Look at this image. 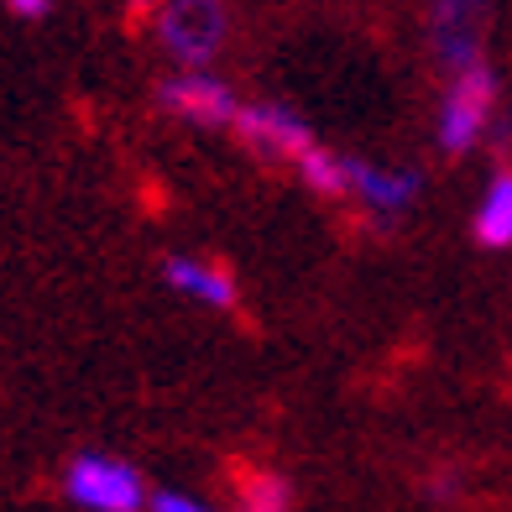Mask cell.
I'll use <instances>...</instances> for the list:
<instances>
[{
  "mask_svg": "<svg viewBox=\"0 0 512 512\" xmlns=\"http://www.w3.org/2000/svg\"><path fill=\"white\" fill-rule=\"evenodd\" d=\"M157 100L168 115L178 121H189L199 131H230L236 126V115L246 100H236V89H230L220 74H209V68H194V74H168L157 84Z\"/></svg>",
  "mask_w": 512,
  "mask_h": 512,
  "instance_id": "4",
  "label": "cell"
},
{
  "mask_svg": "<svg viewBox=\"0 0 512 512\" xmlns=\"http://www.w3.org/2000/svg\"><path fill=\"white\" fill-rule=\"evenodd\" d=\"M152 32L162 42V53L178 63V74L209 68L215 53L230 37V11L225 0H162L152 16Z\"/></svg>",
  "mask_w": 512,
  "mask_h": 512,
  "instance_id": "1",
  "label": "cell"
},
{
  "mask_svg": "<svg viewBox=\"0 0 512 512\" xmlns=\"http://www.w3.org/2000/svg\"><path fill=\"white\" fill-rule=\"evenodd\" d=\"M471 230H476V241L492 246V251H507L512 246V168H502L492 183H486Z\"/></svg>",
  "mask_w": 512,
  "mask_h": 512,
  "instance_id": "9",
  "label": "cell"
},
{
  "mask_svg": "<svg viewBox=\"0 0 512 512\" xmlns=\"http://www.w3.org/2000/svg\"><path fill=\"white\" fill-rule=\"evenodd\" d=\"M486 16H492V0H434L429 6V42H434V58L450 79L486 63L481 58Z\"/></svg>",
  "mask_w": 512,
  "mask_h": 512,
  "instance_id": "6",
  "label": "cell"
},
{
  "mask_svg": "<svg viewBox=\"0 0 512 512\" xmlns=\"http://www.w3.org/2000/svg\"><path fill=\"white\" fill-rule=\"evenodd\" d=\"M6 6H11L16 16H48L53 0H6Z\"/></svg>",
  "mask_w": 512,
  "mask_h": 512,
  "instance_id": "13",
  "label": "cell"
},
{
  "mask_svg": "<svg viewBox=\"0 0 512 512\" xmlns=\"http://www.w3.org/2000/svg\"><path fill=\"white\" fill-rule=\"evenodd\" d=\"M162 283L178 288L183 298H194V304L236 309V277H230V267L209 262V256H168L162 262Z\"/></svg>",
  "mask_w": 512,
  "mask_h": 512,
  "instance_id": "8",
  "label": "cell"
},
{
  "mask_svg": "<svg viewBox=\"0 0 512 512\" xmlns=\"http://www.w3.org/2000/svg\"><path fill=\"white\" fill-rule=\"evenodd\" d=\"M230 131H236L262 162H288V168H298V157L319 147V136L309 131L304 115H293L288 105H277V100L241 105V115H236V126H230Z\"/></svg>",
  "mask_w": 512,
  "mask_h": 512,
  "instance_id": "5",
  "label": "cell"
},
{
  "mask_svg": "<svg viewBox=\"0 0 512 512\" xmlns=\"http://www.w3.org/2000/svg\"><path fill=\"white\" fill-rule=\"evenodd\" d=\"M147 512H215V507H204V502L189 497V492H152Z\"/></svg>",
  "mask_w": 512,
  "mask_h": 512,
  "instance_id": "12",
  "label": "cell"
},
{
  "mask_svg": "<svg viewBox=\"0 0 512 512\" xmlns=\"http://www.w3.org/2000/svg\"><path fill=\"white\" fill-rule=\"evenodd\" d=\"M293 173L304 178L314 194H324V199H345V157H340V152L314 147V152L298 157V168H293Z\"/></svg>",
  "mask_w": 512,
  "mask_h": 512,
  "instance_id": "11",
  "label": "cell"
},
{
  "mask_svg": "<svg viewBox=\"0 0 512 512\" xmlns=\"http://www.w3.org/2000/svg\"><path fill=\"white\" fill-rule=\"evenodd\" d=\"M63 492L84 512H147V502H152L142 471L121 455H105V450H79L68 460Z\"/></svg>",
  "mask_w": 512,
  "mask_h": 512,
  "instance_id": "2",
  "label": "cell"
},
{
  "mask_svg": "<svg viewBox=\"0 0 512 512\" xmlns=\"http://www.w3.org/2000/svg\"><path fill=\"white\" fill-rule=\"evenodd\" d=\"M424 189V173L418 168H382V162L366 157H345V199H361L377 215H403Z\"/></svg>",
  "mask_w": 512,
  "mask_h": 512,
  "instance_id": "7",
  "label": "cell"
},
{
  "mask_svg": "<svg viewBox=\"0 0 512 512\" xmlns=\"http://www.w3.org/2000/svg\"><path fill=\"white\" fill-rule=\"evenodd\" d=\"M497 115V74L492 63H476L465 74L450 79L445 100H439V121H434V142L445 157H465L486 131H492Z\"/></svg>",
  "mask_w": 512,
  "mask_h": 512,
  "instance_id": "3",
  "label": "cell"
},
{
  "mask_svg": "<svg viewBox=\"0 0 512 512\" xmlns=\"http://www.w3.org/2000/svg\"><path fill=\"white\" fill-rule=\"evenodd\" d=\"M241 512H293V486L288 476L267 471V465H241L236 471Z\"/></svg>",
  "mask_w": 512,
  "mask_h": 512,
  "instance_id": "10",
  "label": "cell"
}]
</instances>
